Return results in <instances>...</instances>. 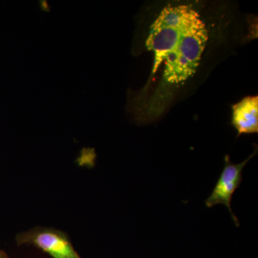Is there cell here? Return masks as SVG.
Listing matches in <instances>:
<instances>
[{"label": "cell", "mask_w": 258, "mask_h": 258, "mask_svg": "<svg viewBox=\"0 0 258 258\" xmlns=\"http://www.w3.org/2000/svg\"><path fill=\"white\" fill-rule=\"evenodd\" d=\"M0 258H8L7 257L6 254L3 253V252H0Z\"/></svg>", "instance_id": "5"}, {"label": "cell", "mask_w": 258, "mask_h": 258, "mask_svg": "<svg viewBox=\"0 0 258 258\" xmlns=\"http://www.w3.org/2000/svg\"><path fill=\"white\" fill-rule=\"evenodd\" d=\"M19 244H31L53 258H81L68 236L55 229L35 227L19 234Z\"/></svg>", "instance_id": "2"}, {"label": "cell", "mask_w": 258, "mask_h": 258, "mask_svg": "<svg viewBox=\"0 0 258 258\" xmlns=\"http://www.w3.org/2000/svg\"><path fill=\"white\" fill-rule=\"evenodd\" d=\"M209 38L206 24L191 5H168L150 28L146 45L154 53L152 75L164 64L147 118L160 115L176 88L196 74Z\"/></svg>", "instance_id": "1"}, {"label": "cell", "mask_w": 258, "mask_h": 258, "mask_svg": "<svg viewBox=\"0 0 258 258\" xmlns=\"http://www.w3.org/2000/svg\"><path fill=\"white\" fill-rule=\"evenodd\" d=\"M232 124L237 135L258 132V96H247L232 106Z\"/></svg>", "instance_id": "4"}, {"label": "cell", "mask_w": 258, "mask_h": 258, "mask_svg": "<svg viewBox=\"0 0 258 258\" xmlns=\"http://www.w3.org/2000/svg\"><path fill=\"white\" fill-rule=\"evenodd\" d=\"M257 149L256 148V150L252 153V155L249 156L246 160L240 164H233L231 162L230 157L226 155L223 170L211 195L205 201V205L208 208H212L217 205H225L226 208L228 209L231 216L237 227L240 226V224H239L238 219L235 216L232 211L231 201L234 193L242 182V170L244 166L255 155Z\"/></svg>", "instance_id": "3"}]
</instances>
